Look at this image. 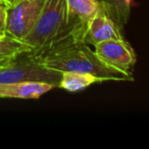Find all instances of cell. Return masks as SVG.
<instances>
[{
    "instance_id": "cell-12",
    "label": "cell",
    "mask_w": 149,
    "mask_h": 149,
    "mask_svg": "<svg viewBox=\"0 0 149 149\" xmlns=\"http://www.w3.org/2000/svg\"><path fill=\"white\" fill-rule=\"evenodd\" d=\"M6 13H7V4L0 0V36H6Z\"/></svg>"
},
{
    "instance_id": "cell-3",
    "label": "cell",
    "mask_w": 149,
    "mask_h": 149,
    "mask_svg": "<svg viewBox=\"0 0 149 149\" xmlns=\"http://www.w3.org/2000/svg\"><path fill=\"white\" fill-rule=\"evenodd\" d=\"M61 74L62 72L44 68L29 52H25L11 62L0 66V84L41 81L58 87Z\"/></svg>"
},
{
    "instance_id": "cell-6",
    "label": "cell",
    "mask_w": 149,
    "mask_h": 149,
    "mask_svg": "<svg viewBox=\"0 0 149 149\" xmlns=\"http://www.w3.org/2000/svg\"><path fill=\"white\" fill-rule=\"evenodd\" d=\"M111 39H124L122 27L109 17L103 1V6L85 25L82 41L88 45H96Z\"/></svg>"
},
{
    "instance_id": "cell-4",
    "label": "cell",
    "mask_w": 149,
    "mask_h": 149,
    "mask_svg": "<svg viewBox=\"0 0 149 149\" xmlns=\"http://www.w3.org/2000/svg\"><path fill=\"white\" fill-rule=\"evenodd\" d=\"M45 0H15L7 5L6 35L24 41L37 22Z\"/></svg>"
},
{
    "instance_id": "cell-5",
    "label": "cell",
    "mask_w": 149,
    "mask_h": 149,
    "mask_svg": "<svg viewBox=\"0 0 149 149\" xmlns=\"http://www.w3.org/2000/svg\"><path fill=\"white\" fill-rule=\"evenodd\" d=\"M94 51L106 64L126 72H132L137 61L134 49L125 38L96 44L94 45Z\"/></svg>"
},
{
    "instance_id": "cell-7",
    "label": "cell",
    "mask_w": 149,
    "mask_h": 149,
    "mask_svg": "<svg viewBox=\"0 0 149 149\" xmlns=\"http://www.w3.org/2000/svg\"><path fill=\"white\" fill-rule=\"evenodd\" d=\"M55 88L53 84L41 81H23L0 84V98L38 99Z\"/></svg>"
},
{
    "instance_id": "cell-2",
    "label": "cell",
    "mask_w": 149,
    "mask_h": 149,
    "mask_svg": "<svg viewBox=\"0 0 149 149\" xmlns=\"http://www.w3.org/2000/svg\"><path fill=\"white\" fill-rule=\"evenodd\" d=\"M36 60L44 68L59 72H87L106 81H134L132 72H123L106 64L88 44L78 40L59 44Z\"/></svg>"
},
{
    "instance_id": "cell-1",
    "label": "cell",
    "mask_w": 149,
    "mask_h": 149,
    "mask_svg": "<svg viewBox=\"0 0 149 149\" xmlns=\"http://www.w3.org/2000/svg\"><path fill=\"white\" fill-rule=\"evenodd\" d=\"M85 25L70 15L65 0H45L37 22L24 41L32 47L29 53L38 59L61 43L82 41Z\"/></svg>"
},
{
    "instance_id": "cell-15",
    "label": "cell",
    "mask_w": 149,
    "mask_h": 149,
    "mask_svg": "<svg viewBox=\"0 0 149 149\" xmlns=\"http://www.w3.org/2000/svg\"><path fill=\"white\" fill-rule=\"evenodd\" d=\"M1 1H2V0H1Z\"/></svg>"
},
{
    "instance_id": "cell-8",
    "label": "cell",
    "mask_w": 149,
    "mask_h": 149,
    "mask_svg": "<svg viewBox=\"0 0 149 149\" xmlns=\"http://www.w3.org/2000/svg\"><path fill=\"white\" fill-rule=\"evenodd\" d=\"M105 81L106 80L103 78L97 77L92 74H87V72H62L58 87L70 93H76V92L85 90L86 88L93 84L102 83Z\"/></svg>"
},
{
    "instance_id": "cell-10",
    "label": "cell",
    "mask_w": 149,
    "mask_h": 149,
    "mask_svg": "<svg viewBox=\"0 0 149 149\" xmlns=\"http://www.w3.org/2000/svg\"><path fill=\"white\" fill-rule=\"evenodd\" d=\"M31 50L32 47L25 41L6 35L0 39V66L9 63L21 54Z\"/></svg>"
},
{
    "instance_id": "cell-11",
    "label": "cell",
    "mask_w": 149,
    "mask_h": 149,
    "mask_svg": "<svg viewBox=\"0 0 149 149\" xmlns=\"http://www.w3.org/2000/svg\"><path fill=\"white\" fill-rule=\"evenodd\" d=\"M109 17L120 27L128 23L134 0H103Z\"/></svg>"
},
{
    "instance_id": "cell-14",
    "label": "cell",
    "mask_w": 149,
    "mask_h": 149,
    "mask_svg": "<svg viewBox=\"0 0 149 149\" xmlns=\"http://www.w3.org/2000/svg\"><path fill=\"white\" fill-rule=\"evenodd\" d=\"M4 37H5V36H4ZM1 38H3V37H1V36H0V39H1Z\"/></svg>"
},
{
    "instance_id": "cell-9",
    "label": "cell",
    "mask_w": 149,
    "mask_h": 149,
    "mask_svg": "<svg viewBox=\"0 0 149 149\" xmlns=\"http://www.w3.org/2000/svg\"><path fill=\"white\" fill-rule=\"evenodd\" d=\"M70 15L87 24L103 6V0H65Z\"/></svg>"
},
{
    "instance_id": "cell-13",
    "label": "cell",
    "mask_w": 149,
    "mask_h": 149,
    "mask_svg": "<svg viewBox=\"0 0 149 149\" xmlns=\"http://www.w3.org/2000/svg\"><path fill=\"white\" fill-rule=\"evenodd\" d=\"M2 1L5 3V4L9 5V4H11V3H13V2H15V0H2Z\"/></svg>"
}]
</instances>
